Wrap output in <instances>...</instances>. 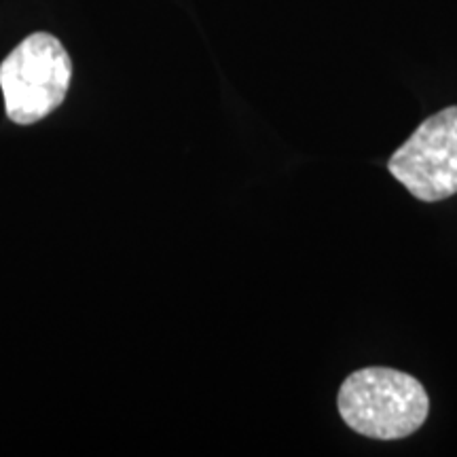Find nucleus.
Here are the masks:
<instances>
[{
  "instance_id": "1",
  "label": "nucleus",
  "mask_w": 457,
  "mask_h": 457,
  "mask_svg": "<svg viewBox=\"0 0 457 457\" xmlns=\"http://www.w3.org/2000/svg\"><path fill=\"white\" fill-rule=\"evenodd\" d=\"M337 409L360 436L400 441L426 424L430 398L415 377L396 369L369 367L343 381Z\"/></svg>"
},
{
  "instance_id": "2",
  "label": "nucleus",
  "mask_w": 457,
  "mask_h": 457,
  "mask_svg": "<svg viewBox=\"0 0 457 457\" xmlns=\"http://www.w3.org/2000/svg\"><path fill=\"white\" fill-rule=\"evenodd\" d=\"M72 62L54 34L34 32L0 64L4 111L17 125L43 121L66 100Z\"/></svg>"
},
{
  "instance_id": "3",
  "label": "nucleus",
  "mask_w": 457,
  "mask_h": 457,
  "mask_svg": "<svg viewBox=\"0 0 457 457\" xmlns=\"http://www.w3.org/2000/svg\"><path fill=\"white\" fill-rule=\"evenodd\" d=\"M387 170L420 202L457 195V106L428 117L390 157Z\"/></svg>"
}]
</instances>
